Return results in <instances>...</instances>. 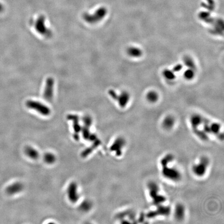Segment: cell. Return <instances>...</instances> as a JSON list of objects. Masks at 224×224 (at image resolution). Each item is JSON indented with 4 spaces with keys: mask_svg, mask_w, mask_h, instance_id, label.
<instances>
[{
    "mask_svg": "<svg viewBox=\"0 0 224 224\" xmlns=\"http://www.w3.org/2000/svg\"><path fill=\"white\" fill-rule=\"evenodd\" d=\"M209 164L210 161L208 159L205 157L201 158L192 166V171L194 175L198 177L203 176L207 173Z\"/></svg>",
    "mask_w": 224,
    "mask_h": 224,
    "instance_id": "obj_2",
    "label": "cell"
},
{
    "mask_svg": "<svg viewBox=\"0 0 224 224\" xmlns=\"http://www.w3.org/2000/svg\"><path fill=\"white\" fill-rule=\"evenodd\" d=\"M107 14L106 8L101 7L96 10L93 14H84L83 18L86 22L90 23H95L103 19Z\"/></svg>",
    "mask_w": 224,
    "mask_h": 224,
    "instance_id": "obj_3",
    "label": "cell"
},
{
    "mask_svg": "<svg viewBox=\"0 0 224 224\" xmlns=\"http://www.w3.org/2000/svg\"><path fill=\"white\" fill-rule=\"evenodd\" d=\"M157 97H158L157 96L156 93H155V92H150V93H149V95L147 96V98L149 101H151V102H155L156 100H157Z\"/></svg>",
    "mask_w": 224,
    "mask_h": 224,
    "instance_id": "obj_20",
    "label": "cell"
},
{
    "mask_svg": "<svg viewBox=\"0 0 224 224\" xmlns=\"http://www.w3.org/2000/svg\"><path fill=\"white\" fill-rule=\"evenodd\" d=\"M68 196L70 201L72 203H75L78 201V195L77 186L75 182H72L68 188Z\"/></svg>",
    "mask_w": 224,
    "mask_h": 224,
    "instance_id": "obj_6",
    "label": "cell"
},
{
    "mask_svg": "<svg viewBox=\"0 0 224 224\" xmlns=\"http://www.w3.org/2000/svg\"><path fill=\"white\" fill-rule=\"evenodd\" d=\"M125 144V142L124 141L123 138H117L111 146L110 150L111 151H115L116 155L119 156L121 154L122 149L124 146Z\"/></svg>",
    "mask_w": 224,
    "mask_h": 224,
    "instance_id": "obj_9",
    "label": "cell"
},
{
    "mask_svg": "<svg viewBox=\"0 0 224 224\" xmlns=\"http://www.w3.org/2000/svg\"><path fill=\"white\" fill-rule=\"evenodd\" d=\"M23 186L21 183H15L8 187L6 189V192L9 195L17 194L23 190Z\"/></svg>",
    "mask_w": 224,
    "mask_h": 224,
    "instance_id": "obj_10",
    "label": "cell"
},
{
    "mask_svg": "<svg viewBox=\"0 0 224 224\" xmlns=\"http://www.w3.org/2000/svg\"><path fill=\"white\" fill-rule=\"evenodd\" d=\"M68 119L73 121V129L74 131L73 137L76 140H78L79 139L78 134L81 132L82 129V127L79 123L78 117L75 115H69L68 116Z\"/></svg>",
    "mask_w": 224,
    "mask_h": 224,
    "instance_id": "obj_8",
    "label": "cell"
},
{
    "mask_svg": "<svg viewBox=\"0 0 224 224\" xmlns=\"http://www.w3.org/2000/svg\"><path fill=\"white\" fill-rule=\"evenodd\" d=\"M128 53L132 57H138L141 55V51L138 48L132 47L129 49Z\"/></svg>",
    "mask_w": 224,
    "mask_h": 224,
    "instance_id": "obj_18",
    "label": "cell"
},
{
    "mask_svg": "<svg viewBox=\"0 0 224 224\" xmlns=\"http://www.w3.org/2000/svg\"><path fill=\"white\" fill-rule=\"evenodd\" d=\"M25 154L27 156L34 160L37 159L39 157V153L38 151L30 146H27L25 149Z\"/></svg>",
    "mask_w": 224,
    "mask_h": 224,
    "instance_id": "obj_12",
    "label": "cell"
},
{
    "mask_svg": "<svg viewBox=\"0 0 224 224\" xmlns=\"http://www.w3.org/2000/svg\"><path fill=\"white\" fill-rule=\"evenodd\" d=\"M55 156L51 153H45L44 156V160L46 163L48 164H53L55 162Z\"/></svg>",
    "mask_w": 224,
    "mask_h": 224,
    "instance_id": "obj_13",
    "label": "cell"
},
{
    "mask_svg": "<svg viewBox=\"0 0 224 224\" xmlns=\"http://www.w3.org/2000/svg\"><path fill=\"white\" fill-rule=\"evenodd\" d=\"M92 207V203L89 200H85L81 204L79 209L81 211L84 212L88 211Z\"/></svg>",
    "mask_w": 224,
    "mask_h": 224,
    "instance_id": "obj_14",
    "label": "cell"
},
{
    "mask_svg": "<svg viewBox=\"0 0 224 224\" xmlns=\"http://www.w3.org/2000/svg\"><path fill=\"white\" fill-rule=\"evenodd\" d=\"M100 144H101V141L100 140H99L98 138H97L96 140L93 141V144L91 145V146L86 149L85 150H84L82 153V154H81L82 157H84V158H85L87 156H88L89 154H90V153H91L93 151V150L95 149L98 147L100 145Z\"/></svg>",
    "mask_w": 224,
    "mask_h": 224,
    "instance_id": "obj_11",
    "label": "cell"
},
{
    "mask_svg": "<svg viewBox=\"0 0 224 224\" xmlns=\"http://www.w3.org/2000/svg\"><path fill=\"white\" fill-rule=\"evenodd\" d=\"M83 121L85 126H88L89 127H90L91 126L92 122L91 117L90 116H88V115H86L84 117Z\"/></svg>",
    "mask_w": 224,
    "mask_h": 224,
    "instance_id": "obj_19",
    "label": "cell"
},
{
    "mask_svg": "<svg viewBox=\"0 0 224 224\" xmlns=\"http://www.w3.org/2000/svg\"><path fill=\"white\" fill-rule=\"evenodd\" d=\"M128 96L126 93H123L121 95V97L119 98V103L120 104L121 106H125L127 102H128Z\"/></svg>",
    "mask_w": 224,
    "mask_h": 224,
    "instance_id": "obj_17",
    "label": "cell"
},
{
    "mask_svg": "<svg viewBox=\"0 0 224 224\" xmlns=\"http://www.w3.org/2000/svg\"><path fill=\"white\" fill-rule=\"evenodd\" d=\"M53 86L54 81L53 78H48L46 81L45 88L44 92V97L47 100H50L53 98Z\"/></svg>",
    "mask_w": 224,
    "mask_h": 224,
    "instance_id": "obj_7",
    "label": "cell"
},
{
    "mask_svg": "<svg viewBox=\"0 0 224 224\" xmlns=\"http://www.w3.org/2000/svg\"><path fill=\"white\" fill-rule=\"evenodd\" d=\"M89 128L90 127H89L88 126H84L83 128H82L81 129L83 138L85 140H89V138L91 134L89 131Z\"/></svg>",
    "mask_w": 224,
    "mask_h": 224,
    "instance_id": "obj_16",
    "label": "cell"
},
{
    "mask_svg": "<svg viewBox=\"0 0 224 224\" xmlns=\"http://www.w3.org/2000/svg\"><path fill=\"white\" fill-rule=\"evenodd\" d=\"M173 157L171 155L165 156L161 159V166H163L162 174L163 176L169 180L172 181L177 182L181 179V174L178 169L170 166L169 164L172 161Z\"/></svg>",
    "mask_w": 224,
    "mask_h": 224,
    "instance_id": "obj_1",
    "label": "cell"
},
{
    "mask_svg": "<svg viewBox=\"0 0 224 224\" xmlns=\"http://www.w3.org/2000/svg\"><path fill=\"white\" fill-rule=\"evenodd\" d=\"M206 1L210 6L213 8V6L215 5V2L214 0H206Z\"/></svg>",
    "mask_w": 224,
    "mask_h": 224,
    "instance_id": "obj_21",
    "label": "cell"
},
{
    "mask_svg": "<svg viewBox=\"0 0 224 224\" xmlns=\"http://www.w3.org/2000/svg\"><path fill=\"white\" fill-rule=\"evenodd\" d=\"M26 105L29 108L37 111L39 113L44 116H48L51 114V110L49 108L40 102L29 100L27 102Z\"/></svg>",
    "mask_w": 224,
    "mask_h": 224,
    "instance_id": "obj_4",
    "label": "cell"
},
{
    "mask_svg": "<svg viewBox=\"0 0 224 224\" xmlns=\"http://www.w3.org/2000/svg\"><path fill=\"white\" fill-rule=\"evenodd\" d=\"M173 119L171 117H167L165 119L163 123V126L166 129H170L174 126Z\"/></svg>",
    "mask_w": 224,
    "mask_h": 224,
    "instance_id": "obj_15",
    "label": "cell"
},
{
    "mask_svg": "<svg viewBox=\"0 0 224 224\" xmlns=\"http://www.w3.org/2000/svg\"><path fill=\"white\" fill-rule=\"evenodd\" d=\"M35 28L36 30L42 35L46 36L50 35L49 31L45 25V17L43 16H40L35 23Z\"/></svg>",
    "mask_w": 224,
    "mask_h": 224,
    "instance_id": "obj_5",
    "label": "cell"
}]
</instances>
